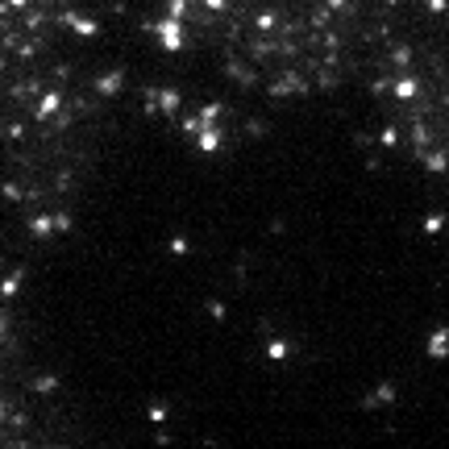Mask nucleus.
Wrapping results in <instances>:
<instances>
[{
	"label": "nucleus",
	"instance_id": "nucleus-8",
	"mask_svg": "<svg viewBox=\"0 0 449 449\" xmlns=\"http://www.w3.org/2000/svg\"><path fill=\"white\" fill-rule=\"evenodd\" d=\"M420 167L429 171V175H449V146H433V150H425L420 154Z\"/></svg>",
	"mask_w": 449,
	"mask_h": 449
},
{
	"label": "nucleus",
	"instance_id": "nucleus-1",
	"mask_svg": "<svg viewBox=\"0 0 449 449\" xmlns=\"http://www.w3.org/2000/svg\"><path fill=\"white\" fill-rule=\"evenodd\" d=\"M154 42L163 54H183L187 50V21L183 17H171V13H159L154 21Z\"/></svg>",
	"mask_w": 449,
	"mask_h": 449
},
{
	"label": "nucleus",
	"instance_id": "nucleus-11",
	"mask_svg": "<svg viewBox=\"0 0 449 449\" xmlns=\"http://www.w3.org/2000/svg\"><path fill=\"white\" fill-rule=\"evenodd\" d=\"M4 337H8V312L0 308V341H4Z\"/></svg>",
	"mask_w": 449,
	"mask_h": 449
},
{
	"label": "nucleus",
	"instance_id": "nucleus-2",
	"mask_svg": "<svg viewBox=\"0 0 449 449\" xmlns=\"http://www.w3.org/2000/svg\"><path fill=\"white\" fill-rule=\"evenodd\" d=\"M420 96H425V75H420V71H399V75L391 80V100H395V104L408 108V104H416Z\"/></svg>",
	"mask_w": 449,
	"mask_h": 449
},
{
	"label": "nucleus",
	"instance_id": "nucleus-10",
	"mask_svg": "<svg viewBox=\"0 0 449 449\" xmlns=\"http://www.w3.org/2000/svg\"><path fill=\"white\" fill-rule=\"evenodd\" d=\"M8 412H13V404H8V399H4V395H0V425H4V420H8Z\"/></svg>",
	"mask_w": 449,
	"mask_h": 449
},
{
	"label": "nucleus",
	"instance_id": "nucleus-4",
	"mask_svg": "<svg viewBox=\"0 0 449 449\" xmlns=\"http://www.w3.org/2000/svg\"><path fill=\"white\" fill-rule=\"evenodd\" d=\"M191 146H196L200 159H216V154L225 150V125H204V129L191 138Z\"/></svg>",
	"mask_w": 449,
	"mask_h": 449
},
{
	"label": "nucleus",
	"instance_id": "nucleus-6",
	"mask_svg": "<svg viewBox=\"0 0 449 449\" xmlns=\"http://www.w3.org/2000/svg\"><path fill=\"white\" fill-rule=\"evenodd\" d=\"M420 233L433 237V242H441L449 233V208H429V212L420 216Z\"/></svg>",
	"mask_w": 449,
	"mask_h": 449
},
{
	"label": "nucleus",
	"instance_id": "nucleus-9",
	"mask_svg": "<svg viewBox=\"0 0 449 449\" xmlns=\"http://www.w3.org/2000/svg\"><path fill=\"white\" fill-rule=\"evenodd\" d=\"M4 4H8V8H17V13H25V8H29L34 0H4Z\"/></svg>",
	"mask_w": 449,
	"mask_h": 449
},
{
	"label": "nucleus",
	"instance_id": "nucleus-7",
	"mask_svg": "<svg viewBox=\"0 0 449 449\" xmlns=\"http://www.w3.org/2000/svg\"><path fill=\"white\" fill-rule=\"evenodd\" d=\"M25 233H29L34 242H50V237H54V212H34V216L25 221Z\"/></svg>",
	"mask_w": 449,
	"mask_h": 449
},
{
	"label": "nucleus",
	"instance_id": "nucleus-3",
	"mask_svg": "<svg viewBox=\"0 0 449 449\" xmlns=\"http://www.w3.org/2000/svg\"><path fill=\"white\" fill-rule=\"evenodd\" d=\"M63 108H67V91H63V88H46L38 100H34L29 117H34V125H46V121H54Z\"/></svg>",
	"mask_w": 449,
	"mask_h": 449
},
{
	"label": "nucleus",
	"instance_id": "nucleus-5",
	"mask_svg": "<svg viewBox=\"0 0 449 449\" xmlns=\"http://www.w3.org/2000/svg\"><path fill=\"white\" fill-rule=\"evenodd\" d=\"M425 358L433 362V366H446L449 362V325L429 329V337H425Z\"/></svg>",
	"mask_w": 449,
	"mask_h": 449
}]
</instances>
